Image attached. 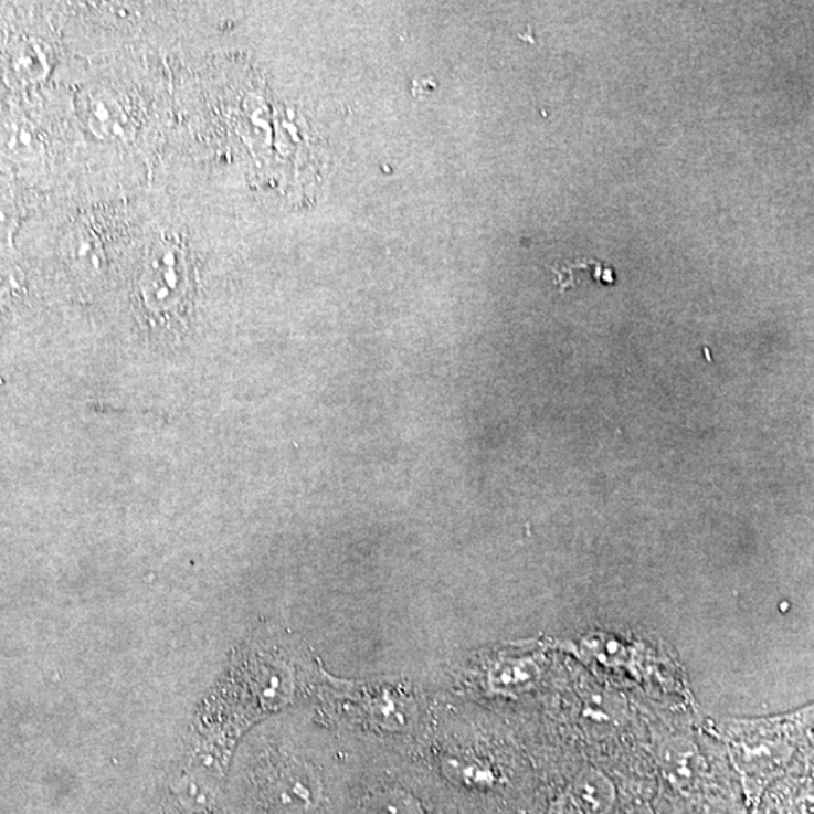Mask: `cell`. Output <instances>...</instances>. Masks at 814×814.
Wrapping results in <instances>:
<instances>
[{
    "label": "cell",
    "mask_w": 814,
    "mask_h": 814,
    "mask_svg": "<svg viewBox=\"0 0 814 814\" xmlns=\"http://www.w3.org/2000/svg\"><path fill=\"white\" fill-rule=\"evenodd\" d=\"M658 762L665 779L681 792H694L704 783L708 764L697 743L675 737L659 747Z\"/></svg>",
    "instance_id": "obj_1"
},
{
    "label": "cell",
    "mask_w": 814,
    "mask_h": 814,
    "mask_svg": "<svg viewBox=\"0 0 814 814\" xmlns=\"http://www.w3.org/2000/svg\"><path fill=\"white\" fill-rule=\"evenodd\" d=\"M569 797L577 814H613L617 787L605 772L589 767L572 781Z\"/></svg>",
    "instance_id": "obj_2"
},
{
    "label": "cell",
    "mask_w": 814,
    "mask_h": 814,
    "mask_svg": "<svg viewBox=\"0 0 814 814\" xmlns=\"http://www.w3.org/2000/svg\"><path fill=\"white\" fill-rule=\"evenodd\" d=\"M88 124L91 131L105 140L126 139L131 130L129 114L109 91L89 95Z\"/></svg>",
    "instance_id": "obj_3"
},
{
    "label": "cell",
    "mask_w": 814,
    "mask_h": 814,
    "mask_svg": "<svg viewBox=\"0 0 814 814\" xmlns=\"http://www.w3.org/2000/svg\"><path fill=\"white\" fill-rule=\"evenodd\" d=\"M183 257L176 246L163 245L156 251L148 272L146 293L148 299L167 304L173 292L179 293Z\"/></svg>",
    "instance_id": "obj_4"
},
{
    "label": "cell",
    "mask_w": 814,
    "mask_h": 814,
    "mask_svg": "<svg viewBox=\"0 0 814 814\" xmlns=\"http://www.w3.org/2000/svg\"><path fill=\"white\" fill-rule=\"evenodd\" d=\"M584 648L593 659L605 665H623L630 659L627 647L619 639L611 636H593L592 639L584 642Z\"/></svg>",
    "instance_id": "obj_5"
},
{
    "label": "cell",
    "mask_w": 814,
    "mask_h": 814,
    "mask_svg": "<svg viewBox=\"0 0 814 814\" xmlns=\"http://www.w3.org/2000/svg\"><path fill=\"white\" fill-rule=\"evenodd\" d=\"M537 676H539V669L530 660L522 664L516 663L511 664L510 667L501 668L497 677V685L499 688L522 689L525 686L531 685Z\"/></svg>",
    "instance_id": "obj_6"
}]
</instances>
